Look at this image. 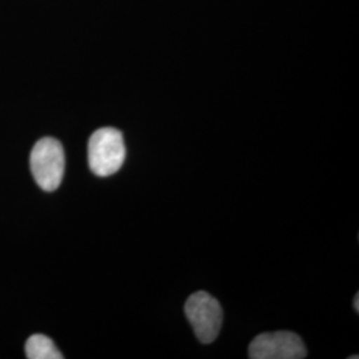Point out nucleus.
I'll list each match as a JSON object with an SVG mask.
<instances>
[{"mask_svg": "<svg viewBox=\"0 0 359 359\" xmlns=\"http://www.w3.org/2000/svg\"><path fill=\"white\" fill-rule=\"evenodd\" d=\"M185 316L203 344H212L217 338L222 325V308L215 297L206 292L191 295L185 304Z\"/></svg>", "mask_w": 359, "mask_h": 359, "instance_id": "7ed1b4c3", "label": "nucleus"}, {"mask_svg": "<svg viewBox=\"0 0 359 359\" xmlns=\"http://www.w3.org/2000/svg\"><path fill=\"white\" fill-rule=\"evenodd\" d=\"M26 355L29 359H62L63 354L56 348L51 338L35 334L28 338L26 344Z\"/></svg>", "mask_w": 359, "mask_h": 359, "instance_id": "39448f33", "label": "nucleus"}, {"mask_svg": "<svg viewBox=\"0 0 359 359\" xmlns=\"http://www.w3.org/2000/svg\"><path fill=\"white\" fill-rule=\"evenodd\" d=\"M126 154V144L120 130L108 127L92 133L88 142V164L96 176L107 177L120 170Z\"/></svg>", "mask_w": 359, "mask_h": 359, "instance_id": "f257e3e1", "label": "nucleus"}, {"mask_svg": "<svg viewBox=\"0 0 359 359\" xmlns=\"http://www.w3.org/2000/svg\"><path fill=\"white\" fill-rule=\"evenodd\" d=\"M359 294L357 293L355 295V299H354V306H355V310H357V313L359 311Z\"/></svg>", "mask_w": 359, "mask_h": 359, "instance_id": "423d86ee", "label": "nucleus"}, {"mask_svg": "<svg viewBox=\"0 0 359 359\" xmlns=\"http://www.w3.org/2000/svg\"><path fill=\"white\" fill-rule=\"evenodd\" d=\"M29 165L34 179L43 191H56L65 176V156L63 145L52 137H44L39 140L31 152Z\"/></svg>", "mask_w": 359, "mask_h": 359, "instance_id": "f03ea898", "label": "nucleus"}, {"mask_svg": "<svg viewBox=\"0 0 359 359\" xmlns=\"http://www.w3.org/2000/svg\"><path fill=\"white\" fill-rule=\"evenodd\" d=\"M252 359H301L306 357L302 339L292 332H274L257 335L249 346Z\"/></svg>", "mask_w": 359, "mask_h": 359, "instance_id": "20e7f679", "label": "nucleus"}]
</instances>
